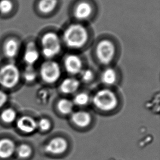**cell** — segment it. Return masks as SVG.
Returning <instances> with one entry per match:
<instances>
[{
    "label": "cell",
    "mask_w": 160,
    "mask_h": 160,
    "mask_svg": "<svg viewBox=\"0 0 160 160\" xmlns=\"http://www.w3.org/2000/svg\"><path fill=\"white\" fill-rule=\"evenodd\" d=\"M40 52L46 59H56L64 53L60 31L50 29L42 34L40 38Z\"/></svg>",
    "instance_id": "277c9868"
},
{
    "label": "cell",
    "mask_w": 160,
    "mask_h": 160,
    "mask_svg": "<svg viewBox=\"0 0 160 160\" xmlns=\"http://www.w3.org/2000/svg\"><path fill=\"white\" fill-rule=\"evenodd\" d=\"M80 82L74 77H68L62 81L60 84V89L65 94H72L78 89Z\"/></svg>",
    "instance_id": "2e32d148"
},
{
    "label": "cell",
    "mask_w": 160,
    "mask_h": 160,
    "mask_svg": "<svg viewBox=\"0 0 160 160\" xmlns=\"http://www.w3.org/2000/svg\"><path fill=\"white\" fill-rule=\"evenodd\" d=\"M19 79V70L15 64H8L0 69V84L5 88H13Z\"/></svg>",
    "instance_id": "ba28073f"
},
{
    "label": "cell",
    "mask_w": 160,
    "mask_h": 160,
    "mask_svg": "<svg viewBox=\"0 0 160 160\" xmlns=\"http://www.w3.org/2000/svg\"><path fill=\"white\" fill-rule=\"evenodd\" d=\"M32 149L27 144H22L18 147L17 153L21 158H27L32 154Z\"/></svg>",
    "instance_id": "44dd1931"
},
{
    "label": "cell",
    "mask_w": 160,
    "mask_h": 160,
    "mask_svg": "<svg viewBox=\"0 0 160 160\" xmlns=\"http://www.w3.org/2000/svg\"><path fill=\"white\" fill-rule=\"evenodd\" d=\"M58 108L60 113L65 115H68L72 111L73 103L69 100L62 99L58 103Z\"/></svg>",
    "instance_id": "ac0fdd59"
},
{
    "label": "cell",
    "mask_w": 160,
    "mask_h": 160,
    "mask_svg": "<svg viewBox=\"0 0 160 160\" xmlns=\"http://www.w3.org/2000/svg\"><path fill=\"white\" fill-rule=\"evenodd\" d=\"M39 128L42 131H48L51 127L50 121L46 119H42L39 121L37 124Z\"/></svg>",
    "instance_id": "d4e9b609"
},
{
    "label": "cell",
    "mask_w": 160,
    "mask_h": 160,
    "mask_svg": "<svg viewBox=\"0 0 160 160\" xmlns=\"http://www.w3.org/2000/svg\"><path fill=\"white\" fill-rule=\"evenodd\" d=\"M118 98L109 89H102L97 92L93 98V104L97 108L103 111L114 109L118 105Z\"/></svg>",
    "instance_id": "52a82bcc"
},
{
    "label": "cell",
    "mask_w": 160,
    "mask_h": 160,
    "mask_svg": "<svg viewBox=\"0 0 160 160\" xmlns=\"http://www.w3.org/2000/svg\"><path fill=\"white\" fill-rule=\"evenodd\" d=\"M90 49L93 60L105 67L111 66L121 55V45L119 40L107 33L96 37Z\"/></svg>",
    "instance_id": "7a4b0ae2"
},
{
    "label": "cell",
    "mask_w": 160,
    "mask_h": 160,
    "mask_svg": "<svg viewBox=\"0 0 160 160\" xmlns=\"http://www.w3.org/2000/svg\"><path fill=\"white\" fill-rule=\"evenodd\" d=\"M41 56L40 50L34 42H30L27 45L24 53V59L28 65H34L38 61Z\"/></svg>",
    "instance_id": "8fae6325"
},
{
    "label": "cell",
    "mask_w": 160,
    "mask_h": 160,
    "mask_svg": "<svg viewBox=\"0 0 160 160\" xmlns=\"http://www.w3.org/2000/svg\"><path fill=\"white\" fill-rule=\"evenodd\" d=\"M89 101V95L85 93H78L74 98V104L79 106L85 105L88 103Z\"/></svg>",
    "instance_id": "603a6c76"
},
{
    "label": "cell",
    "mask_w": 160,
    "mask_h": 160,
    "mask_svg": "<svg viewBox=\"0 0 160 160\" xmlns=\"http://www.w3.org/2000/svg\"><path fill=\"white\" fill-rule=\"evenodd\" d=\"M17 127L22 132L30 133L36 129L37 123L32 117L25 116L21 117L18 121Z\"/></svg>",
    "instance_id": "7c38bea8"
},
{
    "label": "cell",
    "mask_w": 160,
    "mask_h": 160,
    "mask_svg": "<svg viewBox=\"0 0 160 160\" xmlns=\"http://www.w3.org/2000/svg\"><path fill=\"white\" fill-rule=\"evenodd\" d=\"M13 4L10 0H0V13L7 14L12 11Z\"/></svg>",
    "instance_id": "7402d4cb"
},
{
    "label": "cell",
    "mask_w": 160,
    "mask_h": 160,
    "mask_svg": "<svg viewBox=\"0 0 160 160\" xmlns=\"http://www.w3.org/2000/svg\"><path fill=\"white\" fill-rule=\"evenodd\" d=\"M62 0H38L37 11L44 17H52L56 15L60 10Z\"/></svg>",
    "instance_id": "9c48e42d"
},
{
    "label": "cell",
    "mask_w": 160,
    "mask_h": 160,
    "mask_svg": "<svg viewBox=\"0 0 160 160\" xmlns=\"http://www.w3.org/2000/svg\"><path fill=\"white\" fill-rule=\"evenodd\" d=\"M7 101V95L3 91H0V108L3 106Z\"/></svg>",
    "instance_id": "484cf974"
},
{
    "label": "cell",
    "mask_w": 160,
    "mask_h": 160,
    "mask_svg": "<svg viewBox=\"0 0 160 160\" xmlns=\"http://www.w3.org/2000/svg\"><path fill=\"white\" fill-rule=\"evenodd\" d=\"M71 119L72 122L80 127H85L91 123V115L84 111H79L73 113L72 115Z\"/></svg>",
    "instance_id": "5bb4252c"
},
{
    "label": "cell",
    "mask_w": 160,
    "mask_h": 160,
    "mask_svg": "<svg viewBox=\"0 0 160 160\" xmlns=\"http://www.w3.org/2000/svg\"><path fill=\"white\" fill-rule=\"evenodd\" d=\"M79 75H80L81 79L85 82H90L94 78L93 71L90 68L84 67Z\"/></svg>",
    "instance_id": "cb8c5ba5"
},
{
    "label": "cell",
    "mask_w": 160,
    "mask_h": 160,
    "mask_svg": "<svg viewBox=\"0 0 160 160\" xmlns=\"http://www.w3.org/2000/svg\"><path fill=\"white\" fill-rule=\"evenodd\" d=\"M63 47L66 51L82 53L91 47L95 35L91 25L71 21L60 31Z\"/></svg>",
    "instance_id": "6da1fadb"
},
{
    "label": "cell",
    "mask_w": 160,
    "mask_h": 160,
    "mask_svg": "<svg viewBox=\"0 0 160 160\" xmlns=\"http://www.w3.org/2000/svg\"><path fill=\"white\" fill-rule=\"evenodd\" d=\"M62 65L65 71L71 75L80 74L84 67V59L82 53L66 51L62 54Z\"/></svg>",
    "instance_id": "5b68a950"
},
{
    "label": "cell",
    "mask_w": 160,
    "mask_h": 160,
    "mask_svg": "<svg viewBox=\"0 0 160 160\" xmlns=\"http://www.w3.org/2000/svg\"><path fill=\"white\" fill-rule=\"evenodd\" d=\"M39 73L44 82L53 83L60 77L61 66L56 59H46L41 65Z\"/></svg>",
    "instance_id": "8992f818"
},
{
    "label": "cell",
    "mask_w": 160,
    "mask_h": 160,
    "mask_svg": "<svg viewBox=\"0 0 160 160\" xmlns=\"http://www.w3.org/2000/svg\"><path fill=\"white\" fill-rule=\"evenodd\" d=\"M37 75V72L33 65H28L24 72L25 79L28 82H32L36 79Z\"/></svg>",
    "instance_id": "ffe728a7"
},
{
    "label": "cell",
    "mask_w": 160,
    "mask_h": 160,
    "mask_svg": "<svg viewBox=\"0 0 160 160\" xmlns=\"http://www.w3.org/2000/svg\"><path fill=\"white\" fill-rule=\"evenodd\" d=\"M19 50V43L14 39H9L4 43L3 51L8 58H14L17 56Z\"/></svg>",
    "instance_id": "4fadbf2b"
},
{
    "label": "cell",
    "mask_w": 160,
    "mask_h": 160,
    "mask_svg": "<svg viewBox=\"0 0 160 160\" xmlns=\"http://www.w3.org/2000/svg\"><path fill=\"white\" fill-rule=\"evenodd\" d=\"M15 150V146L13 141L9 139L0 140V157L8 158L12 156Z\"/></svg>",
    "instance_id": "9a60e30c"
},
{
    "label": "cell",
    "mask_w": 160,
    "mask_h": 160,
    "mask_svg": "<svg viewBox=\"0 0 160 160\" xmlns=\"http://www.w3.org/2000/svg\"><path fill=\"white\" fill-rule=\"evenodd\" d=\"M101 78L102 82L107 85L114 84L117 79V72L116 70L111 66L106 67L101 73Z\"/></svg>",
    "instance_id": "e0dca14e"
},
{
    "label": "cell",
    "mask_w": 160,
    "mask_h": 160,
    "mask_svg": "<svg viewBox=\"0 0 160 160\" xmlns=\"http://www.w3.org/2000/svg\"><path fill=\"white\" fill-rule=\"evenodd\" d=\"M68 147V143L66 139L61 137L52 139L46 145V152L54 155H59L65 152Z\"/></svg>",
    "instance_id": "30bf717a"
},
{
    "label": "cell",
    "mask_w": 160,
    "mask_h": 160,
    "mask_svg": "<svg viewBox=\"0 0 160 160\" xmlns=\"http://www.w3.org/2000/svg\"><path fill=\"white\" fill-rule=\"evenodd\" d=\"M1 119L4 122L11 123L15 120L17 117L16 112L13 109L11 108L4 110L1 114Z\"/></svg>",
    "instance_id": "d6986e66"
},
{
    "label": "cell",
    "mask_w": 160,
    "mask_h": 160,
    "mask_svg": "<svg viewBox=\"0 0 160 160\" xmlns=\"http://www.w3.org/2000/svg\"><path fill=\"white\" fill-rule=\"evenodd\" d=\"M100 7L96 0H72L68 8L70 20L91 24L97 19Z\"/></svg>",
    "instance_id": "3957f363"
}]
</instances>
